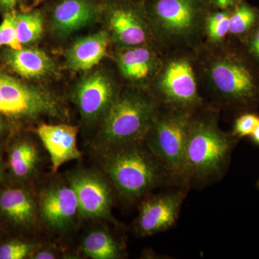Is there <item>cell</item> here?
<instances>
[{
	"mask_svg": "<svg viewBox=\"0 0 259 259\" xmlns=\"http://www.w3.org/2000/svg\"><path fill=\"white\" fill-rule=\"evenodd\" d=\"M37 204L40 222L55 233H67L81 218L76 194L68 182L56 181L44 187Z\"/></svg>",
	"mask_w": 259,
	"mask_h": 259,
	"instance_id": "obj_10",
	"label": "cell"
},
{
	"mask_svg": "<svg viewBox=\"0 0 259 259\" xmlns=\"http://www.w3.org/2000/svg\"><path fill=\"white\" fill-rule=\"evenodd\" d=\"M95 0H59L51 13L54 30L62 36L91 23L100 13Z\"/></svg>",
	"mask_w": 259,
	"mask_h": 259,
	"instance_id": "obj_14",
	"label": "cell"
},
{
	"mask_svg": "<svg viewBox=\"0 0 259 259\" xmlns=\"http://www.w3.org/2000/svg\"><path fill=\"white\" fill-rule=\"evenodd\" d=\"M20 0H0V8L5 11H10L15 8Z\"/></svg>",
	"mask_w": 259,
	"mask_h": 259,
	"instance_id": "obj_30",
	"label": "cell"
},
{
	"mask_svg": "<svg viewBox=\"0 0 259 259\" xmlns=\"http://www.w3.org/2000/svg\"><path fill=\"white\" fill-rule=\"evenodd\" d=\"M57 250L51 248H39L32 253L31 258L33 259H55L59 258Z\"/></svg>",
	"mask_w": 259,
	"mask_h": 259,
	"instance_id": "obj_29",
	"label": "cell"
},
{
	"mask_svg": "<svg viewBox=\"0 0 259 259\" xmlns=\"http://www.w3.org/2000/svg\"><path fill=\"white\" fill-rule=\"evenodd\" d=\"M106 1H107V2H111V1H114V0H106Z\"/></svg>",
	"mask_w": 259,
	"mask_h": 259,
	"instance_id": "obj_34",
	"label": "cell"
},
{
	"mask_svg": "<svg viewBox=\"0 0 259 259\" xmlns=\"http://www.w3.org/2000/svg\"><path fill=\"white\" fill-rule=\"evenodd\" d=\"M238 138L218 124V112L205 109L194 112L185 152V180L191 189H202L226 175Z\"/></svg>",
	"mask_w": 259,
	"mask_h": 259,
	"instance_id": "obj_1",
	"label": "cell"
},
{
	"mask_svg": "<svg viewBox=\"0 0 259 259\" xmlns=\"http://www.w3.org/2000/svg\"><path fill=\"white\" fill-rule=\"evenodd\" d=\"M81 249L93 259H120L126 256L125 243L103 227L94 228L85 235Z\"/></svg>",
	"mask_w": 259,
	"mask_h": 259,
	"instance_id": "obj_19",
	"label": "cell"
},
{
	"mask_svg": "<svg viewBox=\"0 0 259 259\" xmlns=\"http://www.w3.org/2000/svg\"><path fill=\"white\" fill-rule=\"evenodd\" d=\"M156 100L163 106L197 111L202 106L197 78L188 59L180 58L162 67Z\"/></svg>",
	"mask_w": 259,
	"mask_h": 259,
	"instance_id": "obj_9",
	"label": "cell"
},
{
	"mask_svg": "<svg viewBox=\"0 0 259 259\" xmlns=\"http://www.w3.org/2000/svg\"><path fill=\"white\" fill-rule=\"evenodd\" d=\"M207 74L217 96L227 105L253 106L259 102V79L253 68L241 56L226 53L209 62Z\"/></svg>",
	"mask_w": 259,
	"mask_h": 259,
	"instance_id": "obj_5",
	"label": "cell"
},
{
	"mask_svg": "<svg viewBox=\"0 0 259 259\" xmlns=\"http://www.w3.org/2000/svg\"><path fill=\"white\" fill-rule=\"evenodd\" d=\"M114 0L107 10L109 25L120 44L132 47L143 45L147 39V30L141 13L145 10L144 1L126 3Z\"/></svg>",
	"mask_w": 259,
	"mask_h": 259,
	"instance_id": "obj_11",
	"label": "cell"
},
{
	"mask_svg": "<svg viewBox=\"0 0 259 259\" xmlns=\"http://www.w3.org/2000/svg\"><path fill=\"white\" fill-rule=\"evenodd\" d=\"M117 97L110 79L101 73H95L78 85L75 102L83 120L94 122L103 118Z\"/></svg>",
	"mask_w": 259,
	"mask_h": 259,
	"instance_id": "obj_12",
	"label": "cell"
},
{
	"mask_svg": "<svg viewBox=\"0 0 259 259\" xmlns=\"http://www.w3.org/2000/svg\"><path fill=\"white\" fill-rule=\"evenodd\" d=\"M0 212L12 224L23 228L40 222L37 199L23 187H11L0 193Z\"/></svg>",
	"mask_w": 259,
	"mask_h": 259,
	"instance_id": "obj_15",
	"label": "cell"
},
{
	"mask_svg": "<svg viewBox=\"0 0 259 259\" xmlns=\"http://www.w3.org/2000/svg\"><path fill=\"white\" fill-rule=\"evenodd\" d=\"M16 15L15 12L8 13L0 25V47L8 46L11 49H22L17 41Z\"/></svg>",
	"mask_w": 259,
	"mask_h": 259,
	"instance_id": "obj_24",
	"label": "cell"
},
{
	"mask_svg": "<svg viewBox=\"0 0 259 259\" xmlns=\"http://www.w3.org/2000/svg\"><path fill=\"white\" fill-rule=\"evenodd\" d=\"M5 129V123L3 122V120H2L1 117H0V135L2 134V133L3 132Z\"/></svg>",
	"mask_w": 259,
	"mask_h": 259,
	"instance_id": "obj_33",
	"label": "cell"
},
{
	"mask_svg": "<svg viewBox=\"0 0 259 259\" xmlns=\"http://www.w3.org/2000/svg\"><path fill=\"white\" fill-rule=\"evenodd\" d=\"M247 40L246 47L248 54L259 65V19Z\"/></svg>",
	"mask_w": 259,
	"mask_h": 259,
	"instance_id": "obj_27",
	"label": "cell"
},
{
	"mask_svg": "<svg viewBox=\"0 0 259 259\" xmlns=\"http://www.w3.org/2000/svg\"><path fill=\"white\" fill-rule=\"evenodd\" d=\"M4 59L15 72L27 79L47 76L54 68L51 58L38 49H8L5 51Z\"/></svg>",
	"mask_w": 259,
	"mask_h": 259,
	"instance_id": "obj_18",
	"label": "cell"
},
{
	"mask_svg": "<svg viewBox=\"0 0 259 259\" xmlns=\"http://www.w3.org/2000/svg\"><path fill=\"white\" fill-rule=\"evenodd\" d=\"M190 190L187 185L170 186L144 197L134 223L136 234L149 237L171 229L176 224Z\"/></svg>",
	"mask_w": 259,
	"mask_h": 259,
	"instance_id": "obj_7",
	"label": "cell"
},
{
	"mask_svg": "<svg viewBox=\"0 0 259 259\" xmlns=\"http://www.w3.org/2000/svg\"><path fill=\"white\" fill-rule=\"evenodd\" d=\"M252 140L255 144H258L259 146V122L258 125L255 127L254 131L250 135Z\"/></svg>",
	"mask_w": 259,
	"mask_h": 259,
	"instance_id": "obj_31",
	"label": "cell"
},
{
	"mask_svg": "<svg viewBox=\"0 0 259 259\" xmlns=\"http://www.w3.org/2000/svg\"><path fill=\"white\" fill-rule=\"evenodd\" d=\"M79 204L80 218L107 221L120 226L112 214L115 191L103 172L79 169L68 177Z\"/></svg>",
	"mask_w": 259,
	"mask_h": 259,
	"instance_id": "obj_8",
	"label": "cell"
},
{
	"mask_svg": "<svg viewBox=\"0 0 259 259\" xmlns=\"http://www.w3.org/2000/svg\"><path fill=\"white\" fill-rule=\"evenodd\" d=\"M3 163H2L1 156H0V182H1L2 179H3Z\"/></svg>",
	"mask_w": 259,
	"mask_h": 259,
	"instance_id": "obj_32",
	"label": "cell"
},
{
	"mask_svg": "<svg viewBox=\"0 0 259 259\" xmlns=\"http://www.w3.org/2000/svg\"><path fill=\"white\" fill-rule=\"evenodd\" d=\"M258 187H259V181L258 182Z\"/></svg>",
	"mask_w": 259,
	"mask_h": 259,
	"instance_id": "obj_35",
	"label": "cell"
},
{
	"mask_svg": "<svg viewBox=\"0 0 259 259\" xmlns=\"http://www.w3.org/2000/svg\"><path fill=\"white\" fill-rule=\"evenodd\" d=\"M259 19V10L245 0H242L232 9L230 15L229 33L241 36L249 33Z\"/></svg>",
	"mask_w": 259,
	"mask_h": 259,
	"instance_id": "obj_22",
	"label": "cell"
},
{
	"mask_svg": "<svg viewBox=\"0 0 259 259\" xmlns=\"http://www.w3.org/2000/svg\"><path fill=\"white\" fill-rule=\"evenodd\" d=\"M108 45L109 35L106 31L79 38L66 54L68 67L76 71L91 69L106 56Z\"/></svg>",
	"mask_w": 259,
	"mask_h": 259,
	"instance_id": "obj_16",
	"label": "cell"
},
{
	"mask_svg": "<svg viewBox=\"0 0 259 259\" xmlns=\"http://www.w3.org/2000/svg\"><path fill=\"white\" fill-rule=\"evenodd\" d=\"M44 31V18L37 10L16 15L17 41L20 47L36 41Z\"/></svg>",
	"mask_w": 259,
	"mask_h": 259,
	"instance_id": "obj_21",
	"label": "cell"
},
{
	"mask_svg": "<svg viewBox=\"0 0 259 259\" xmlns=\"http://www.w3.org/2000/svg\"><path fill=\"white\" fill-rule=\"evenodd\" d=\"M118 65L126 79L134 81L148 79L162 69L157 56L144 44L122 51L119 55Z\"/></svg>",
	"mask_w": 259,
	"mask_h": 259,
	"instance_id": "obj_17",
	"label": "cell"
},
{
	"mask_svg": "<svg viewBox=\"0 0 259 259\" xmlns=\"http://www.w3.org/2000/svg\"><path fill=\"white\" fill-rule=\"evenodd\" d=\"M230 15L228 18L223 20L221 23L206 28L207 35H208L211 41L214 42L221 41L229 33Z\"/></svg>",
	"mask_w": 259,
	"mask_h": 259,
	"instance_id": "obj_26",
	"label": "cell"
},
{
	"mask_svg": "<svg viewBox=\"0 0 259 259\" xmlns=\"http://www.w3.org/2000/svg\"><path fill=\"white\" fill-rule=\"evenodd\" d=\"M78 131L76 126L67 124H42L37 127L36 134L49 153L52 173L67 162L81 158L77 146Z\"/></svg>",
	"mask_w": 259,
	"mask_h": 259,
	"instance_id": "obj_13",
	"label": "cell"
},
{
	"mask_svg": "<svg viewBox=\"0 0 259 259\" xmlns=\"http://www.w3.org/2000/svg\"><path fill=\"white\" fill-rule=\"evenodd\" d=\"M160 107L161 104L156 97L136 92L117 96L102 118L95 148L99 152L144 141Z\"/></svg>",
	"mask_w": 259,
	"mask_h": 259,
	"instance_id": "obj_3",
	"label": "cell"
},
{
	"mask_svg": "<svg viewBox=\"0 0 259 259\" xmlns=\"http://www.w3.org/2000/svg\"><path fill=\"white\" fill-rule=\"evenodd\" d=\"M195 112L161 105L145 139L148 149L159 160L177 185H187L186 146L191 120Z\"/></svg>",
	"mask_w": 259,
	"mask_h": 259,
	"instance_id": "obj_4",
	"label": "cell"
},
{
	"mask_svg": "<svg viewBox=\"0 0 259 259\" xmlns=\"http://www.w3.org/2000/svg\"><path fill=\"white\" fill-rule=\"evenodd\" d=\"M258 122L259 117L255 114H243L235 122L233 134L238 139L250 136Z\"/></svg>",
	"mask_w": 259,
	"mask_h": 259,
	"instance_id": "obj_25",
	"label": "cell"
},
{
	"mask_svg": "<svg viewBox=\"0 0 259 259\" xmlns=\"http://www.w3.org/2000/svg\"><path fill=\"white\" fill-rule=\"evenodd\" d=\"M40 153L36 145L28 140H22L12 146L9 165L12 173L17 178L32 177L40 166Z\"/></svg>",
	"mask_w": 259,
	"mask_h": 259,
	"instance_id": "obj_20",
	"label": "cell"
},
{
	"mask_svg": "<svg viewBox=\"0 0 259 259\" xmlns=\"http://www.w3.org/2000/svg\"><path fill=\"white\" fill-rule=\"evenodd\" d=\"M210 10H231L242 0H206Z\"/></svg>",
	"mask_w": 259,
	"mask_h": 259,
	"instance_id": "obj_28",
	"label": "cell"
},
{
	"mask_svg": "<svg viewBox=\"0 0 259 259\" xmlns=\"http://www.w3.org/2000/svg\"><path fill=\"white\" fill-rule=\"evenodd\" d=\"M98 153L102 172L111 184L115 195L126 204L141 202L158 188L180 185L144 141Z\"/></svg>",
	"mask_w": 259,
	"mask_h": 259,
	"instance_id": "obj_2",
	"label": "cell"
},
{
	"mask_svg": "<svg viewBox=\"0 0 259 259\" xmlns=\"http://www.w3.org/2000/svg\"><path fill=\"white\" fill-rule=\"evenodd\" d=\"M146 15L163 38L186 40L199 31L209 9L206 0H145Z\"/></svg>",
	"mask_w": 259,
	"mask_h": 259,
	"instance_id": "obj_6",
	"label": "cell"
},
{
	"mask_svg": "<svg viewBox=\"0 0 259 259\" xmlns=\"http://www.w3.org/2000/svg\"><path fill=\"white\" fill-rule=\"evenodd\" d=\"M37 248L36 245L27 242H8L0 245V259H23L31 256Z\"/></svg>",
	"mask_w": 259,
	"mask_h": 259,
	"instance_id": "obj_23",
	"label": "cell"
}]
</instances>
